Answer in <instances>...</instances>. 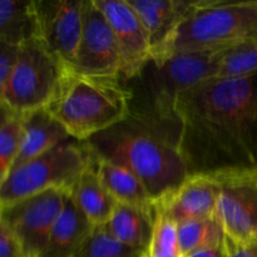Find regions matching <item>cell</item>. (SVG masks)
I'll return each mask as SVG.
<instances>
[{
	"mask_svg": "<svg viewBox=\"0 0 257 257\" xmlns=\"http://www.w3.org/2000/svg\"><path fill=\"white\" fill-rule=\"evenodd\" d=\"M175 109L188 176L257 173V74L201 83Z\"/></svg>",
	"mask_w": 257,
	"mask_h": 257,
	"instance_id": "1",
	"label": "cell"
},
{
	"mask_svg": "<svg viewBox=\"0 0 257 257\" xmlns=\"http://www.w3.org/2000/svg\"><path fill=\"white\" fill-rule=\"evenodd\" d=\"M181 120L130 110L113 127L85 141L95 157L123 166L143 183L152 201L188 177L180 151Z\"/></svg>",
	"mask_w": 257,
	"mask_h": 257,
	"instance_id": "2",
	"label": "cell"
},
{
	"mask_svg": "<svg viewBox=\"0 0 257 257\" xmlns=\"http://www.w3.org/2000/svg\"><path fill=\"white\" fill-rule=\"evenodd\" d=\"M132 97L122 75H93L69 69L47 109L70 137L85 142L124 119Z\"/></svg>",
	"mask_w": 257,
	"mask_h": 257,
	"instance_id": "3",
	"label": "cell"
},
{
	"mask_svg": "<svg viewBox=\"0 0 257 257\" xmlns=\"http://www.w3.org/2000/svg\"><path fill=\"white\" fill-rule=\"evenodd\" d=\"M257 38V0H196L188 17L152 52L160 63L183 53L220 52Z\"/></svg>",
	"mask_w": 257,
	"mask_h": 257,
	"instance_id": "4",
	"label": "cell"
},
{
	"mask_svg": "<svg viewBox=\"0 0 257 257\" xmlns=\"http://www.w3.org/2000/svg\"><path fill=\"white\" fill-rule=\"evenodd\" d=\"M225 50L183 53L160 63L150 60L135 79L131 110L162 119H178L175 105L181 93L217 78Z\"/></svg>",
	"mask_w": 257,
	"mask_h": 257,
	"instance_id": "5",
	"label": "cell"
},
{
	"mask_svg": "<svg viewBox=\"0 0 257 257\" xmlns=\"http://www.w3.org/2000/svg\"><path fill=\"white\" fill-rule=\"evenodd\" d=\"M93 163L94 158L87 143L69 138L12 171L0 182V208L50 188L72 191Z\"/></svg>",
	"mask_w": 257,
	"mask_h": 257,
	"instance_id": "6",
	"label": "cell"
},
{
	"mask_svg": "<svg viewBox=\"0 0 257 257\" xmlns=\"http://www.w3.org/2000/svg\"><path fill=\"white\" fill-rule=\"evenodd\" d=\"M68 70L42 39L29 40L20 45L14 70L0 87V103L23 114L47 109Z\"/></svg>",
	"mask_w": 257,
	"mask_h": 257,
	"instance_id": "7",
	"label": "cell"
},
{
	"mask_svg": "<svg viewBox=\"0 0 257 257\" xmlns=\"http://www.w3.org/2000/svg\"><path fill=\"white\" fill-rule=\"evenodd\" d=\"M70 191L40 192L0 208V221L10 228L28 257H40Z\"/></svg>",
	"mask_w": 257,
	"mask_h": 257,
	"instance_id": "8",
	"label": "cell"
},
{
	"mask_svg": "<svg viewBox=\"0 0 257 257\" xmlns=\"http://www.w3.org/2000/svg\"><path fill=\"white\" fill-rule=\"evenodd\" d=\"M220 183L216 216L225 235L236 242L257 241V173L213 176Z\"/></svg>",
	"mask_w": 257,
	"mask_h": 257,
	"instance_id": "9",
	"label": "cell"
},
{
	"mask_svg": "<svg viewBox=\"0 0 257 257\" xmlns=\"http://www.w3.org/2000/svg\"><path fill=\"white\" fill-rule=\"evenodd\" d=\"M39 39L68 68L77 64L84 0H35Z\"/></svg>",
	"mask_w": 257,
	"mask_h": 257,
	"instance_id": "10",
	"label": "cell"
},
{
	"mask_svg": "<svg viewBox=\"0 0 257 257\" xmlns=\"http://www.w3.org/2000/svg\"><path fill=\"white\" fill-rule=\"evenodd\" d=\"M114 34L125 82L140 75L152 59L150 38L128 0H93Z\"/></svg>",
	"mask_w": 257,
	"mask_h": 257,
	"instance_id": "11",
	"label": "cell"
},
{
	"mask_svg": "<svg viewBox=\"0 0 257 257\" xmlns=\"http://www.w3.org/2000/svg\"><path fill=\"white\" fill-rule=\"evenodd\" d=\"M74 70L93 75H122L113 30L93 0H84L82 37Z\"/></svg>",
	"mask_w": 257,
	"mask_h": 257,
	"instance_id": "12",
	"label": "cell"
},
{
	"mask_svg": "<svg viewBox=\"0 0 257 257\" xmlns=\"http://www.w3.org/2000/svg\"><path fill=\"white\" fill-rule=\"evenodd\" d=\"M220 192L213 176H188L178 187L153 201V207L178 225L215 215Z\"/></svg>",
	"mask_w": 257,
	"mask_h": 257,
	"instance_id": "13",
	"label": "cell"
},
{
	"mask_svg": "<svg viewBox=\"0 0 257 257\" xmlns=\"http://www.w3.org/2000/svg\"><path fill=\"white\" fill-rule=\"evenodd\" d=\"M94 228L69 193L40 257H79Z\"/></svg>",
	"mask_w": 257,
	"mask_h": 257,
	"instance_id": "14",
	"label": "cell"
},
{
	"mask_svg": "<svg viewBox=\"0 0 257 257\" xmlns=\"http://www.w3.org/2000/svg\"><path fill=\"white\" fill-rule=\"evenodd\" d=\"M140 18L152 52L188 17L196 0H128Z\"/></svg>",
	"mask_w": 257,
	"mask_h": 257,
	"instance_id": "15",
	"label": "cell"
},
{
	"mask_svg": "<svg viewBox=\"0 0 257 257\" xmlns=\"http://www.w3.org/2000/svg\"><path fill=\"white\" fill-rule=\"evenodd\" d=\"M93 157H94L95 171L100 182L118 203L155 213L152 198L137 176L112 161L95 157L94 155Z\"/></svg>",
	"mask_w": 257,
	"mask_h": 257,
	"instance_id": "16",
	"label": "cell"
},
{
	"mask_svg": "<svg viewBox=\"0 0 257 257\" xmlns=\"http://www.w3.org/2000/svg\"><path fill=\"white\" fill-rule=\"evenodd\" d=\"M69 138L72 137L67 130L50 114L48 109L27 114L24 141L10 172Z\"/></svg>",
	"mask_w": 257,
	"mask_h": 257,
	"instance_id": "17",
	"label": "cell"
},
{
	"mask_svg": "<svg viewBox=\"0 0 257 257\" xmlns=\"http://www.w3.org/2000/svg\"><path fill=\"white\" fill-rule=\"evenodd\" d=\"M70 196L94 227L104 226L118 206L115 198L100 182L94 163L80 176L70 191Z\"/></svg>",
	"mask_w": 257,
	"mask_h": 257,
	"instance_id": "18",
	"label": "cell"
},
{
	"mask_svg": "<svg viewBox=\"0 0 257 257\" xmlns=\"http://www.w3.org/2000/svg\"><path fill=\"white\" fill-rule=\"evenodd\" d=\"M155 225V213L118 203L114 213L104 225L117 241L145 253L150 245Z\"/></svg>",
	"mask_w": 257,
	"mask_h": 257,
	"instance_id": "19",
	"label": "cell"
},
{
	"mask_svg": "<svg viewBox=\"0 0 257 257\" xmlns=\"http://www.w3.org/2000/svg\"><path fill=\"white\" fill-rule=\"evenodd\" d=\"M39 38L35 0H0V43L23 45Z\"/></svg>",
	"mask_w": 257,
	"mask_h": 257,
	"instance_id": "20",
	"label": "cell"
},
{
	"mask_svg": "<svg viewBox=\"0 0 257 257\" xmlns=\"http://www.w3.org/2000/svg\"><path fill=\"white\" fill-rule=\"evenodd\" d=\"M0 182L5 180L17 160L25 137L27 114L0 103Z\"/></svg>",
	"mask_w": 257,
	"mask_h": 257,
	"instance_id": "21",
	"label": "cell"
},
{
	"mask_svg": "<svg viewBox=\"0 0 257 257\" xmlns=\"http://www.w3.org/2000/svg\"><path fill=\"white\" fill-rule=\"evenodd\" d=\"M178 246L182 257L192 255L198 248L225 238V231L217 216L186 221L177 225Z\"/></svg>",
	"mask_w": 257,
	"mask_h": 257,
	"instance_id": "22",
	"label": "cell"
},
{
	"mask_svg": "<svg viewBox=\"0 0 257 257\" xmlns=\"http://www.w3.org/2000/svg\"><path fill=\"white\" fill-rule=\"evenodd\" d=\"M257 74V38L223 52L217 78Z\"/></svg>",
	"mask_w": 257,
	"mask_h": 257,
	"instance_id": "23",
	"label": "cell"
},
{
	"mask_svg": "<svg viewBox=\"0 0 257 257\" xmlns=\"http://www.w3.org/2000/svg\"><path fill=\"white\" fill-rule=\"evenodd\" d=\"M142 257H182L178 246L177 223L156 210L152 237Z\"/></svg>",
	"mask_w": 257,
	"mask_h": 257,
	"instance_id": "24",
	"label": "cell"
},
{
	"mask_svg": "<svg viewBox=\"0 0 257 257\" xmlns=\"http://www.w3.org/2000/svg\"><path fill=\"white\" fill-rule=\"evenodd\" d=\"M79 257H142V253L115 240L104 226L94 228Z\"/></svg>",
	"mask_w": 257,
	"mask_h": 257,
	"instance_id": "25",
	"label": "cell"
},
{
	"mask_svg": "<svg viewBox=\"0 0 257 257\" xmlns=\"http://www.w3.org/2000/svg\"><path fill=\"white\" fill-rule=\"evenodd\" d=\"M19 45L0 43V87L7 83L19 57Z\"/></svg>",
	"mask_w": 257,
	"mask_h": 257,
	"instance_id": "26",
	"label": "cell"
},
{
	"mask_svg": "<svg viewBox=\"0 0 257 257\" xmlns=\"http://www.w3.org/2000/svg\"><path fill=\"white\" fill-rule=\"evenodd\" d=\"M0 257H28L10 228L0 221Z\"/></svg>",
	"mask_w": 257,
	"mask_h": 257,
	"instance_id": "27",
	"label": "cell"
},
{
	"mask_svg": "<svg viewBox=\"0 0 257 257\" xmlns=\"http://www.w3.org/2000/svg\"><path fill=\"white\" fill-rule=\"evenodd\" d=\"M225 247L227 257H257V241L241 243L225 235Z\"/></svg>",
	"mask_w": 257,
	"mask_h": 257,
	"instance_id": "28",
	"label": "cell"
},
{
	"mask_svg": "<svg viewBox=\"0 0 257 257\" xmlns=\"http://www.w3.org/2000/svg\"><path fill=\"white\" fill-rule=\"evenodd\" d=\"M188 257H227V255H226L225 238L222 241L210 243V245L198 248L197 251H195L192 255Z\"/></svg>",
	"mask_w": 257,
	"mask_h": 257,
	"instance_id": "29",
	"label": "cell"
}]
</instances>
